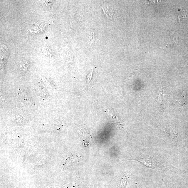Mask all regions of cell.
<instances>
[{
    "label": "cell",
    "mask_w": 188,
    "mask_h": 188,
    "mask_svg": "<svg viewBox=\"0 0 188 188\" xmlns=\"http://www.w3.org/2000/svg\"><path fill=\"white\" fill-rule=\"evenodd\" d=\"M127 178H124L122 180L120 188H125L126 184L127 183Z\"/></svg>",
    "instance_id": "obj_3"
},
{
    "label": "cell",
    "mask_w": 188,
    "mask_h": 188,
    "mask_svg": "<svg viewBox=\"0 0 188 188\" xmlns=\"http://www.w3.org/2000/svg\"><path fill=\"white\" fill-rule=\"evenodd\" d=\"M164 90L163 89V88H161L160 89V93L159 95V101L160 103H162V100H163V98L164 97L162 95H164Z\"/></svg>",
    "instance_id": "obj_2"
},
{
    "label": "cell",
    "mask_w": 188,
    "mask_h": 188,
    "mask_svg": "<svg viewBox=\"0 0 188 188\" xmlns=\"http://www.w3.org/2000/svg\"><path fill=\"white\" fill-rule=\"evenodd\" d=\"M178 20L180 23H183L187 20L188 15L186 11L183 9H180L178 13Z\"/></svg>",
    "instance_id": "obj_1"
},
{
    "label": "cell",
    "mask_w": 188,
    "mask_h": 188,
    "mask_svg": "<svg viewBox=\"0 0 188 188\" xmlns=\"http://www.w3.org/2000/svg\"><path fill=\"white\" fill-rule=\"evenodd\" d=\"M93 70H92L91 72H90L89 74L88 75L87 77V81L88 84H89L91 80V79L92 77V75H93Z\"/></svg>",
    "instance_id": "obj_4"
}]
</instances>
